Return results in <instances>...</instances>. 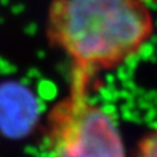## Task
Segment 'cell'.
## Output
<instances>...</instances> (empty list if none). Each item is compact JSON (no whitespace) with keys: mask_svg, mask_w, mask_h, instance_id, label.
<instances>
[{"mask_svg":"<svg viewBox=\"0 0 157 157\" xmlns=\"http://www.w3.org/2000/svg\"><path fill=\"white\" fill-rule=\"evenodd\" d=\"M46 33L73 73L90 78L139 55L155 33V17L144 0H52Z\"/></svg>","mask_w":157,"mask_h":157,"instance_id":"1","label":"cell"},{"mask_svg":"<svg viewBox=\"0 0 157 157\" xmlns=\"http://www.w3.org/2000/svg\"><path fill=\"white\" fill-rule=\"evenodd\" d=\"M89 78L73 73L71 89L47 117L50 157H127L115 117L88 96Z\"/></svg>","mask_w":157,"mask_h":157,"instance_id":"2","label":"cell"},{"mask_svg":"<svg viewBox=\"0 0 157 157\" xmlns=\"http://www.w3.org/2000/svg\"><path fill=\"white\" fill-rule=\"evenodd\" d=\"M134 157H157V127L140 139Z\"/></svg>","mask_w":157,"mask_h":157,"instance_id":"3","label":"cell"}]
</instances>
